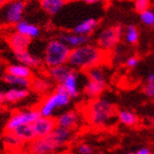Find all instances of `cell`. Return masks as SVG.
Here are the masks:
<instances>
[{
    "instance_id": "277c9868",
    "label": "cell",
    "mask_w": 154,
    "mask_h": 154,
    "mask_svg": "<svg viewBox=\"0 0 154 154\" xmlns=\"http://www.w3.org/2000/svg\"><path fill=\"white\" fill-rule=\"evenodd\" d=\"M71 97L68 96L66 90L62 85H57L55 90L51 93L41 103L40 107L38 108L41 117H53V113L58 108H63L69 105Z\"/></svg>"
},
{
    "instance_id": "ba28073f",
    "label": "cell",
    "mask_w": 154,
    "mask_h": 154,
    "mask_svg": "<svg viewBox=\"0 0 154 154\" xmlns=\"http://www.w3.org/2000/svg\"><path fill=\"white\" fill-rule=\"evenodd\" d=\"M26 0H10L6 5L5 10V20L9 24L19 23L23 20V13L26 10Z\"/></svg>"
},
{
    "instance_id": "603a6c76",
    "label": "cell",
    "mask_w": 154,
    "mask_h": 154,
    "mask_svg": "<svg viewBox=\"0 0 154 154\" xmlns=\"http://www.w3.org/2000/svg\"><path fill=\"white\" fill-rule=\"evenodd\" d=\"M117 120H118L121 125L125 127H134L138 123V117L134 112H132L130 110H118L117 111Z\"/></svg>"
},
{
    "instance_id": "83f0119b",
    "label": "cell",
    "mask_w": 154,
    "mask_h": 154,
    "mask_svg": "<svg viewBox=\"0 0 154 154\" xmlns=\"http://www.w3.org/2000/svg\"><path fill=\"white\" fill-rule=\"evenodd\" d=\"M125 42L130 45H134L139 41V30L134 24H129L125 30Z\"/></svg>"
},
{
    "instance_id": "d590c367",
    "label": "cell",
    "mask_w": 154,
    "mask_h": 154,
    "mask_svg": "<svg viewBox=\"0 0 154 154\" xmlns=\"http://www.w3.org/2000/svg\"><path fill=\"white\" fill-rule=\"evenodd\" d=\"M5 103H7L6 93L5 91H0V105H3Z\"/></svg>"
},
{
    "instance_id": "d6a6232c",
    "label": "cell",
    "mask_w": 154,
    "mask_h": 154,
    "mask_svg": "<svg viewBox=\"0 0 154 154\" xmlns=\"http://www.w3.org/2000/svg\"><path fill=\"white\" fill-rule=\"evenodd\" d=\"M7 154H30L28 150L24 148L22 149H17V150H11V151H7Z\"/></svg>"
},
{
    "instance_id": "1f68e13d",
    "label": "cell",
    "mask_w": 154,
    "mask_h": 154,
    "mask_svg": "<svg viewBox=\"0 0 154 154\" xmlns=\"http://www.w3.org/2000/svg\"><path fill=\"white\" fill-rule=\"evenodd\" d=\"M139 64V58L137 56H129L127 58V61H125V65H127V67L129 68H134L137 67Z\"/></svg>"
},
{
    "instance_id": "9a60e30c",
    "label": "cell",
    "mask_w": 154,
    "mask_h": 154,
    "mask_svg": "<svg viewBox=\"0 0 154 154\" xmlns=\"http://www.w3.org/2000/svg\"><path fill=\"white\" fill-rule=\"evenodd\" d=\"M64 87V89L66 90V93L68 94V96L71 98H77L79 96V87H78V76L77 73L73 69V71L68 74V76L64 79V82L60 84Z\"/></svg>"
},
{
    "instance_id": "836d02e7",
    "label": "cell",
    "mask_w": 154,
    "mask_h": 154,
    "mask_svg": "<svg viewBox=\"0 0 154 154\" xmlns=\"http://www.w3.org/2000/svg\"><path fill=\"white\" fill-rule=\"evenodd\" d=\"M135 154H152V151L149 148H141L138 151L134 152Z\"/></svg>"
},
{
    "instance_id": "74e56055",
    "label": "cell",
    "mask_w": 154,
    "mask_h": 154,
    "mask_svg": "<svg viewBox=\"0 0 154 154\" xmlns=\"http://www.w3.org/2000/svg\"><path fill=\"white\" fill-rule=\"evenodd\" d=\"M10 0H0V7H3V6H6L7 3L9 2Z\"/></svg>"
},
{
    "instance_id": "4fadbf2b",
    "label": "cell",
    "mask_w": 154,
    "mask_h": 154,
    "mask_svg": "<svg viewBox=\"0 0 154 154\" xmlns=\"http://www.w3.org/2000/svg\"><path fill=\"white\" fill-rule=\"evenodd\" d=\"M8 43H9V46L11 48L13 53L18 54L21 52L28 51V48L31 43V38L14 31L8 36Z\"/></svg>"
},
{
    "instance_id": "44dd1931",
    "label": "cell",
    "mask_w": 154,
    "mask_h": 154,
    "mask_svg": "<svg viewBox=\"0 0 154 154\" xmlns=\"http://www.w3.org/2000/svg\"><path fill=\"white\" fill-rule=\"evenodd\" d=\"M2 144L7 151H11L17 149H22L26 143L18 138L13 132H5V134L2 135Z\"/></svg>"
},
{
    "instance_id": "6da1fadb",
    "label": "cell",
    "mask_w": 154,
    "mask_h": 154,
    "mask_svg": "<svg viewBox=\"0 0 154 154\" xmlns=\"http://www.w3.org/2000/svg\"><path fill=\"white\" fill-rule=\"evenodd\" d=\"M106 52L101 51L97 45L85 44L78 48H72L67 65L77 71H89L94 67H98L106 62Z\"/></svg>"
},
{
    "instance_id": "7c38bea8",
    "label": "cell",
    "mask_w": 154,
    "mask_h": 154,
    "mask_svg": "<svg viewBox=\"0 0 154 154\" xmlns=\"http://www.w3.org/2000/svg\"><path fill=\"white\" fill-rule=\"evenodd\" d=\"M56 125L61 127V128L69 129V130H74L77 125H79L80 116L79 113L75 111V110H69L64 113H61L55 118Z\"/></svg>"
},
{
    "instance_id": "5b68a950",
    "label": "cell",
    "mask_w": 154,
    "mask_h": 154,
    "mask_svg": "<svg viewBox=\"0 0 154 154\" xmlns=\"http://www.w3.org/2000/svg\"><path fill=\"white\" fill-rule=\"evenodd\" d=\"M86 76L87 83L84 86V94L91 99H96L106 89V73L101 68V66H98L87 71Z\"/></svg>"
},
{
    "instance_id": "5bb4252c",
    "label": "cell",
    "mask_w": 154,
    "mask_h": 154,
    "mask_svg": "<svg viewBox=\"0 0 154 154\" xmlns=\"http://www.w3.org/2000/svg\"><path fill=\"white\" fill-rule=\"evenodd\" d=\"M60 40L64 42L65 44L69 46L71 48H78L82 45L88 44L89 43V35H80V34H76L74 32H64L60 34Z\"/></svg>"
},
{
    "instance_id": "e575fe53",
    "label": "cell",
    "mask_w": 154,
    "mask_h": 154,
    "mask_svg": "<svg viewBox=\"0 0 154 154\" xmlns=\"http://www.w3.org/2000/svg\"><path fill=\"white\" fill-rule=\"evenodd\" d=\"M146 84H150V85L154 86V73H151L146 77Z\"/></svg>"
},
{
    "instance_id": "ac0fdd59",
    "label": "cell",
    "mask_w": 154,
    "mask_h": 154,
    "mask_svg": "<svg viewBox=\"0 0 154 154\" xmlns=\"http://www.w3.org/2000/svg\"><path fill=\"white\" fill-rule=\"evenodd\" d=\"M16 57L19 61V63L26 65L30 68H40L41 66H43V60L29 53V51L18 53V54H16Z\"/></svg>"
},
{
    "instance_id": "8fae6325",
    "label": "cell",
    "mask_w": 154,
    "mask_h": 154,
    "mask_svg": "<svg viewBox=\"0 0 154 154\" xmlns=\"http://www.w3.org/2000/svg\"><path fill=\"white\" fill-rule=\"evenodd\" d=\"M48 137L51 139V141L54 143L58 151H62L73 139V130L61 128V127L56 125V128Z\"/></svg>"
},
{
    "instance_id": "7bdbcfd3",
    "label": "cell",
    "mask_w": 154,
    "mask_h": 154,
    "mask_svg": "<svg viewBox=\"0 0 154 154\" xmlns=\"http://www.w3.org/2000/svg\"><path fill=\"white\" fill-rule=\"evenodd\" d=\"M1 8H2V7H0V10H1Z\"/></svg>"
},
{
    "instance_id": "60d3db41",
    "label": "cell",
    "mask_w": 154,
    "mask_h": 154,
    "mask_svg": "<svg viewBox=\"0 0 154 154\" xmlns=\"http://www.w3.org/2000/svg\"><path fill=\"white\" fill-rule=\"evenodd\" d=\"M127 154H135L134 152H129V153H127Z\"/></svg>"
},
{
    "instance_id": "2e32d148",
    "label": "cell",
    "mask_w": 154,
    "mask_h": 154,
    "mask_svg": "<svg viewBox=\"0 0 154 154\" xmlns=\"http://www.w3.org/2000/svg\"><path fill=\"white\" fill-rule=\"evenodd\" d=\"M73 71V68L69 67L67 64L61 65V66H55V67L48 68V78L52 80V82H55L57 83V85L62 84L64 82V79L68 76V74Z\"/></svg>"
},
{
    "instance_id": "3957f363",
    "label": "cell",
    "mask_w": 154,
    "mask_h": 154,
    "mask_svg": "<svg viewBox=\"0 0 154 154\" xmlns=\"http://www.w3.org/2000/svg\"><path fill=\"white\" fill-rule=\"evenodd\" d=\"M72 48L60 38H52L46 43L43 54V65L48 68L67 64Z\"/></svg>"
},
{
    "instance_id": "7a4b0ae2",
    "label": "cell",
    "mask_w": 154,
    "mask_h": 154,
    "mask_svg": "<svg viewBox=\"0 0 154 154\" xmlns=\"http://www.w3.org/2000/svg\"><path fill=\"white\" fill-rule=\"evenodd\" d=\"M117 117L115 103L106 98L91 99L85 108V118L90 125L97 128H103L110 125Z\"/></svg>"
},
{
    "instance_id": "9c48e42d",
    "label": "cell",
    "mask_w": 154,
    "mask_h": 154,
    "mask_svg": "<svg viewBox=\"0 0 154 154\" xmlns=\"http://www.w3.org/2000/svg\"><path fill=\"white\" fill-rule=\"evenodd\" d=\"M32 128L36 139L45 138L56 128V121L53 117H40L32 123Z\"/></svg>"
},
{
    "instance_id": "f1b7e54d",
    "label": "cell",
    "mask_w": 154,
    "mask_h": 154,
    "mask_svg": "<svg viewBox=\"0 0 154 154\" xmlns=\"http://www.w3.org/2000/svg\"><path fill=\"white\" fill-rule=\"evenodd\" d=\"M140 19L141 22L146 26L153 28L154 26V11L151 9H148L140 13Z\"/></svg>"
},
{
    "instance_id": "d4e9b609",
    "label": "cell",
    "mask_w": 154,
    "mask_h": 154,
    "mask_svg": "<svg viewBox=\"0 0 154 154\" xmlns=\"http://www.w3.org/2000/svg\"><path fill=\"white\" fill-rule=\"evenodd\" d=\"M52 80L48 77H36L31 82V88L38 94H45L51 89Z\"/></svg>"
},
{
    "instance_id": "52a82bcc",
    "label": "cell",
    "mask_w": 154,
    "mask_h": 154,
    "mask_svg": "<svg viewBox=\"0 0 154 154\" xmlns=\"http://www.w3.org/2000/svg\"><path fill=\"white\" fill-rule=\"evenodd\" d=\"M40 117L41 115L38 109H26L17 111L8 119L5 130L6 132H13L17 128H19L21 125H32Z\"/></svg>"
},
{
    "instance_id": "ffe728a7",
    "label": "cell",
    "mask_w": 154,
    "mask_h": 154,
    "mask_svg": "<svg viewBox=\"0 0 154 154\" xmlns=\"http://www.w3.org/2000/svg\"><path fill=\"white\" fill-rule=\"evenodd\" d=\"M67 0H38V3L45 12L50 16H54L62 10Z\"/></svg>"
},
{
    "instance_id": "4dcf8cb0",
    "label": "cell",
    "mask_w": 154,
    "mask_h": 154,
    "mask_svg": "<svg viewBox=\"0 0 154 154\" xmlns=\"http://www.w3.org/2000/svg\"><path fill=\"white\" fill-rule=\"evenodd\" d=\"M76 151L78 154H94V149L88 143H79L76 146Z\"/></svg>"
},
{
    "instance_id": "d6986e66",
    "label": "cell",
    "mask_w": 154,
    "mask_h": 154,
    "mask_svg": "<svg viewBox=\"0 0 154 154\" xmlns=\"http://www.w3.org/2000/svg\"><path fill=\"white\" fill-rule=\"evenodd\" d=\"M16 31L19 32L20 34H23V35L28 36L31 40L34 38H38V34H40V29L38 26L33 24V23L28 22L26 20H21L19 23L16 24Z\"/></svg>"
},
{
    "instance_id": "b9f144b4",
    "label": "cell",
    "mask_w": 154,
    "mask_h": 154,
    "mask_svg": "<svg viewBox=\"0 0 154 154\" xmlns=\"http://www.w3.org/2000/svg\"><path fill=\"white\" fill-rule=\"evenodd\" d=\"M0 154H7V152H1Z\"/></svg>"
},
{
    "instance_id": "ee69618b",
    "label": "cell",
    "mask_w": 154,
    "mask_h": 154,
    "mask_svg": "<svg viewBox=\"0 0 154 154\" xmlns=\"http://www.w3.org/2000/svg\"><path fill=\"white\" fill-rule=\"evenodd\" d=\"M30 154H32V153H30Z\"/></svg>"
},
{
    "instance_id": "8d00e7d4",
    "label": "cell",
    "mask_w": 154,
    "mask_h": 154,
    "mask_svg": "<svg viewBox=\"0 0 154 154\" xmlns=\"http://www.w3.org/2000/svg\"><path fill=\"white\" fill-rule=\"evenodd\" d=\"M84 2L86 3H90V5H93V3H98V2H103L105 0H82Z\"/></svg>"
},
{
    "instance_id": "7402d4cb",
    "label": "cell",
    "mask_w": 154,
    "mask_h": 154,
    "mask_svg": "<svg viewBox=\"0 0 154 154\" xmlns=\"http://www.w3.org/2000/svg\"><path fill=\"white\" fill-rule=\"evenodd\" d=\"M6 73L10 75H13V76H18V77H22V78H30L32 79V68L28 67L26 65L21 64H11L9 65L6 69Z\"/></svg>"
},
{
    "instance_id": "4316f807",
    "label": "cell",
    "mask_w": 154,
    "mask_h": 154,
    "mask_svg": "<svg viewBox=\"0 0 154 154\" xmlns=\"http://www.w3.org/2000/svg\"><path fill=\"white\" fill-rule=\"evenodd\" d=\"M3 80L7 84H9V85H11L13 87L26 88V89L29 87H31V82H32V79H30V78H22V77L13 76V75L8 74V73L3 75Z\"/></svg>"
},
{
    "instance_id": "f35d334b",
    "label": "cell",
    "mask_w": 154,
    "mask_h": 154,
    "mask_svg": "<svg viewBox=\"0 0 154 154\" xmlns=\"http://www.w3.org/2000/svg\"><path fill=\"white\" fill-rule=\"evenodd\" d=\"M53 154H71V153L67 151H58V152H55V153H53Z\"/></svg>"
},
{
    "instance_id": "ab89813d",
    "label": "cell",
    "mask_w": 154,
    "mask_h": 154,
    "mask_svg": "<svg viewBox=\"0 0 154 154\" xmlns=\"http://www.w3.org/2000/svg\"><path fill=\"white\" fill-rule=\"evenodd\" d=\"M152 125H153V128H154V117H153V119H152Z\"/></svg>"
},
{
    "instance_id": "cb8c5ba5",
    "label": "cell",
    "mask_w": 154,
    "mask_h": 154,
    "mask_svg": "<svg viewBox=\"0 0 154 154\" xmlns=\"http://www.w3.org/2000/svg\"><path fill=\"white\" fill-rule=\"evenodd\" d=\"M13 133L22 140L26 144H29L33 140H35V134H34V131H33L32 125H21L19 128H17Z\"/></svg>"
},
{
    "instance_id": "f546056e",
    "label": "cell",
    "mask_w": 154,
    "mask_h": 154,
    "mask_svg": "<svg viewBox=\"0 0 154 154\" xmlns=\"http://www.w3.org/2000/svg\"><path fill=\"white\" fill-rule=\"evenodd\" d=\"M134 9L137 12L141 13L145 10L150 9L151 0H134Z\"/></svg>"
},
{
    "instance_id": "e0dca14e",
    "label": "cell",
    "mask_w": 154,
    "mask_h": 154,
    "mask_svg": "<svg viewBox=\"0 0 154 154\" xmlns=\"http://www.w3.org/2000/svg\"><path fill=\"white\" fill-rule=\"evenodd\" d=\"M98 23V20L95 18H88L76 24L73 29V32L80 35H90V33H93L97 29Z\"/></svg>"
},
{
    "instance_id": "8992f818",
    "label": "cell",
    "mask_w": 154,
    "mask_h": 154,
    "mask_svg": "<svg viewBox=\"0 0 154 154\" xmlns=\"http://www.w3.org/2000/svg\"><path fill=\"white\" fill-rule=\"evenodd\" d=\"M122 30L121 26H107L99 33V35L97 38V46L101 51L110 53L116 50L121 40Z\"/></svg>"
},
{
    "instance_id": "30bf717a",
    "label": "cell",
    "mask_w": 154,
    "mask_h": 154,
    "mask_svg": "<svg viewBox=\"0 0 154 154\" xmlns=\"http://www.w3.org/2000/svg\"><path fill=\"white\" fill-rule=\"evenodd\" d=\"M28 151L32 154H53L58 152L54 143L48 137L38 138L28 144Z\"/></svg>"
},
{
    "instance_id": "484cf974",
    "label": "cell",
    "mask_w": 154,
    "mask_h": 154,
    "mask_svg": "<svg viewBox=\"0 0 154 154\" xmlns=\"http://www.w3.org/2000/svg\"><path fill=\"white\" fill-rule=\"evenodd\" d=\"M29 89L26 88H11L6 91V99L8 103H18L29 97Z\"/></svg>"
}]
</instances>
